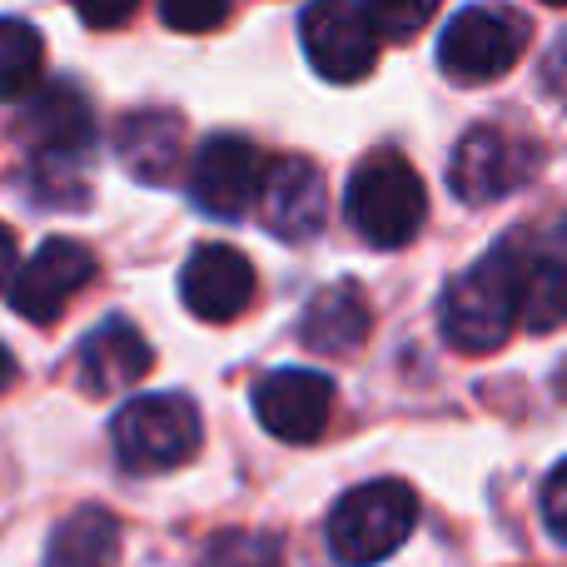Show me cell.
<instances>
[{"label":"cell","instance_id":"603a6c76","mask_svg":"<svg viewBox=\"0 0 567 567\" xmlns=\"http://www.w3.org/2000/svg\"><path fill=\"white\" fill-rule=\"evenodd\" d=\"M70 10H75L90 30H115L135 16L140 0H70Z\"/></svg>","mask_w":567,"mask_h":567},{"label":"cell","instance_id":"7402d4cb","mask_svg":"<svg viewBox=\"0 0 567 567\" xmlns=\"http://www.w3.org/2000/svg\"><path fill=\"white\" fill-rule=\"evenodd\" d=\"M235 10V0H159V20L179 35H209Z\"/></svg>","mask_w":567,"mask_h":567},{"label":"cell","instance_id":"8fae6325","mask_svg":"<svg viewBox=\"0 0 567 567\" xmlns=\"http://www.w3.org/2000/svg\"><path fill=\"white\" fill-rule=\"evenodd\" d=\"M333 403H339L333 379L329 373H313V369H275V373H265L255 389L259 423L284 443L323 439V429L333 423Z\"/></svg>","mask_w":567,"mask_h":567},{"label":"cell","instance_id":"9c48e42d","mask_svg":"<svg viewBox=\"0 0 567 567\" xmlns=\"http://www.w3.org/2000/svg\"><path fill=\"white\" fill-rule=\"evenodd\" d=\"M95 279V255L75 239H45L10 275V309L30 323H55L85 284Z\"/></svg>","mask_w":567,"mask_h":567},{"label":"cell","instance_id":"ac0fdd59","mask_svg":"<svg viewBox=\"0 0 567 567\" xmlns=\"http://www.w3.org/2000/svg\"><path fill=\"white\" fill-rule=\"evenodd\" d=\"M120 548H125V528L110 508L85 503V508L65 513L50 528L45 543V567H115Z\"/></svg>","mask_w":567,"mask_h":567},{"label":"cell","instance_id":"5bb4252c","mask_svg":"<svg viewBox=\"0 0 567 567\" xmlns=\"http://www.w3.org/2000/svg\"><path fill=\"white\" fill-rule=\"evenodd\" d=\"M150 369H155V349H150V339L130 319H105L80 343V389L90 399H110V393L135 389Z\"/></svg>","mask_w":567,"mask_h":567},{"label":"cell","instance_id":"277c9868","mask_svg":"<svg viewBox=\"0 0 567 567\" xmlns=\"http://www.w3.org/2000/svg\"><path fill=\"white\" fill-rule=\"evenodd\" d=\"M110 439H115L120 468L169 473V468H185L199 453L205 423H199L195 399H185V393H145V399H130L115 413Z\"/></svg>","mask_w":567,"mask_h":567},{"label":"cell","instance_id":"ffe728a7","mask_svg":"<svg viewBox=\"0 0 567 567\" xmlns=\"http://www.w3.org/2000/svg\"><path fill=\"white\" fill-rule=\"evenodd\" d=\"M205 567H289L284 558V543L275 533H249V528H225L209 538Z\"/></svg>","mask_w":567,"mask_h":567},{"label":"cell","instance_id":"e0dca14e","mask_svg":"<svg viewBox=\"0 0 567 567\" xmlns=\"http://www.w3.org/2000/svg\"><path fill=\"white\" fill-rule=\"evenodd\" d=\"M25 135L40 165H65V159H80V150L95 140V120L70 85H50L25 115Z\"/></svg>","mask_w":567,"mask_h":567},{"label":"cell","instance_id":"44dd1931","mask_svg":"<svg viewBox=\"0 0 567 567\" xmlns=\"http://www.w3.org/2000/svg\"><path fill=\"white\" fill-rule=\"evenodd\" d=\"M443 0H359L363 20L373 25L379 40H413L433 16H439Z\"/></svg>","mask_w":567,"mask_h":567},{"label":"cell","instance_id":"cb8c5ba5","mask_svg":"<svg viewBox=\"0 0 567 567\" xmlns=\"http://www.w3.org/2000/svg\"><path fill=\"white\" fill-rule=\"evenodd\" d=\"M543 523H548L553 538H567V463L548 473V483H543Z\"/></svg>","mask_w":567,"mask_h":567},{"label":"cell","instance_id":"7c38bea8","mask_svg":"<svg viewBox=\"0 0 567 567\" xmlns=\"http://www.w3.org/2000/svg\"><path fill=\"white\" fill-rule=\"evenodd\" d=\"M179 299L205 323L239 319V313L249 309V299H255V265H249L235 245H199L195 255L185 259Z\"/></svg>","mask_w":567,"mask_h":567},{"label":"cell","instance_id":"ba28073f","mask_svg":"<svg viewBox=\"0 0 567 567\" xmlns=\"http://www.w3.org/2000/svg\"><path fill=\"white\" fill-rule=\"evenodd\" d=\"M265 169V150L249 145L245 135H215L189 159V199L215 219H239L259 199Z\"/></svg>","mask_w":567,"mask_h":567},{"label":"cell","instance_id":"5b68a950","mask_svg":"<svg viewBox=\"0 0 567 567\" xmlns=\"http://www.w3.org/2000/svg\"><path fill=\"white\" fill-rule=\"evenodd\" d=\"M528 50V25L503 6H463L439 35V65L458 85L503 80Z\"/></svg>","mask_w":567,"mask_h":567},{"label":"cell","instance_id":"4316f807","mask_svg":"<svg viewBox=\"0 0 567 567\" xmlns=\"http://www.w3.org/2000/svg\"><path fill=\"white\" fill-rule=\"evenodd\" d=\"M543 6H563V0H543Z\"/></svg>","mask_w":567,"mask_h":567},{"label":"cell","instance_id":"8992f818","mask_svg":"<svg viewBox=\"0 0 567 567\" xmlns=\"http://www.w3.org/2000/svg\"><path fill=\"white\" fill-rule=\"evenodd\" d=\"M533 169H538V145H533L528 135L503 130V125H478L453 150L449 179L463 205L483 209V205L508 199L513 189H523L533 179Z\"/></svg>","mask_w":567,"mask_h":567},{"label":"cell","instance_id":"6da1fadb","mask_svg":"<svg viewBox=\"0 0 567 567\" xmlns=\"http://www.w3.org/2000/svg\"><path fill=\"white\" fill-rule=\"evenodd\" d=\"M419 523V493L399 478H373L349 488L329 513V558L339 567H379L409 543Z\"/></svg>","mask_w":567,"mask_h":567},{"label":"cell","instance_id":"52a82bcc","mask_svg":"<svg viewBox=\"0 0 567 567\" xmlns=\"http://www.w3.org/2000/svg\"><path fill=\"white\" fill-rule=\"evenodd\" d=\"M299 40L309 65L329 85H353L379 60V35L363 20L359 0H309L299 16Z\"/></svg>","mask_w":567,"mask_h":567},{"label":"cell","instance_id":"4fadbf2b","mask_svg":"<svg viewBox=\"0 0 567 567\" xmlns=\"http://www.w3.org/2000/svg\"><path fill=\"white\" fill-rule=\"evenodd\" d=\"M259 209H265V225L275 229L279 239H309L323 229V215H329V189H323V175L309 165V159L289 155L275 159L265 169V185H259Z\"/></svg>","mask_w":567,"mask_h":567},{"label":"cell","instance_id":"2e32d148","mask_svg":"<svg viewBox=\"0 0 567 567\" xmlns=\"http://www.w3.org/2000/svg\"><path fill=\"white\" fill-rule=\"evenodd\" d=\"M115 150L125 169L145 185H169L185 165V125L165 110H140L115 130Z\"/></svg>","mask_w":567,"mask_h":567},{"label":"cell","instance_id":"9a60e30c","mask_svg":"<svg viewBox=\"0 0 567 567\" xmlns=\"http://www.w3.org/2000/svg\"><path fill=\"white\" fill-rule=\"evenodd\" d=\"M373 329V309L369 299H363V289L353 279L343 284H329V289H319L309 299V309H303V323H299V339L303 349L313 353H353L363 339H369Z\"/></svg>","mask_w":567,"mask_h":567},{"label":"cell","instance_id":"3957f363","mask_svg":"<svg viewBox=\"0 0 567 567\" xmlns=\"http://www.w3.org/2000/svg\"><path fill=\"white\" fill-rule=\"evenodd\" d=\"M518 323V289L503 245L468 265L439 299V329L458 353H493Z\"/></svg>","mask_w":567,"mask_h":567},{"label":"cell","instance_id":"d6986e66","mask_svg":"<svg viewBox=\"0 0 567 567\" xmlns=\"http://www.w3.org/2000/svg\"><path fill=\"white\" fill-rule=\"evenodd\" d=\"M45 75V45H40L35 25L0 16V105L30 95Z\"/></svg>","mask_w":567,"mask_h":567},{"label":"cell","instance_id":"484cf974","mask_svg":"<svg viewBox=\"0 0 567 567\" xmlns=\"http://www.w3.org/2000/svg\"><path fill=\"white\" fill-rule=\"evenodd\" d=\"M10 383H16V359H10V349L0 343V393H6Z\"/></svg>","mask_w":567,"mask_h":567},{"label":"cell","instance_id":"d4e9b609","mask_svg":"<svg viewBox=\"0 0 567 567\" xmlns=\"http://www.w3.org/2000/svg\"><path fill=\"white\" fill-rule=\"evenodd\" d=\"M10 275H16V235L0 225V289L10 284Z\"/></svg>","mask_w":567,"mask_h":567},{"label":"cell","instance_id":"7a4b0ae2","mask_svg":"<svg viewBox=\"0 0 567 567\" xmlns=\"http://www.w3.org/2000/svg\"><path fill=\"white\" fill-rule=\"evenodd\" d=\"M343 215H349L353 235L373 249H403L429 219V195H423L419 169L393 150L369 155L349 175L343 189Z\"/></svg>","mask_w":567,"mask_h":567},{"label":"cell","instance_id":"30bf717a","mask_svg":"<svg viewBox=\"0 0 567 567\" xmlns=\"http://www.w3.org/2000/svg\"><path fill=\"white\" fill-rule=\"evenodd\" d=\"M503 255L518 289V319H528L533 333H553L563 323V293H567V259L558 225L548 229H518L503 239Z\"/></svg>","mask_w":567,"mask_h":567}]
</instances>
